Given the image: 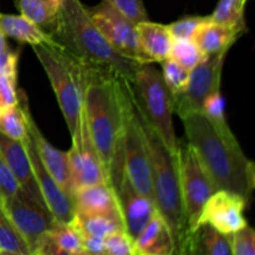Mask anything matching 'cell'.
Returning a JSON list of instances; mask_svg holds the SVG:
<instances>
[{
    "mask_svg": "<svg viewBox=\"0 0 255 255\" xmlns=\"http://www.w3.org/2000/svg\"><path fill=\"white\" fill-rule=\"evenodd\" d=\"M2 206L26 241L31 255L44 234L59 223L46 207L34 201L21 188L7 201L2 202Z\"/></svg>",
    "mask_w": 255,
    "mask_h": 255,
    "instance_id": "11",
    "label": "cell"
},
{
    "mask_svg": "<svg viewBox=\"0 0 255 255\" xmlns=\"http://www.w3.org/2000/svg\"><path fill=\"white\" fill-rule=\"evenodd\" d=\"M72 223L75 224L82 236H97L106 238L117 231H125L124 222L120 217L114 216H86L75 213Z\"/></svg>",
    "mask_w": 255,
    "mask_h": 255,
    "instance_id": "27",
    "label": "cell"
},
{
    "mask_svg": "<svg viewBox=\"0 0 255 255\" xmlns=\"http://www.w3.org/2000/svg\"><path fill=\"white\" fill-rule=\"evenodd\" d=\"M20 189L16 178L0 153V201L5 202Z\"/></svg>",
    "mask_w": 255,
    "mask_h": 255,
    "instance_id": "36",
    "label": "cell"
},
{
    "mask_svg": "<svg viewBox=\"0 0 255 255\" xmlns=\"http://www.w3.org/2000/svg\"><path fill=\"white\" fill-rule=\"evenodd\" d=\"M17 97L19 102L16 105L0 109V132L10 138L24 142L29 136L25 114L27 97L22 90H17Z\"/></svg>",
    "mask_w": 255,
    "mask_h": 255,
    "instance_id": "26",
    "label": "cell"
},
{
    "mask_svg": "<svg viewBox=\"0 0 255 255\" xmlns=\"http://www.w3.org/2000/svg\"><path fill=\"white\" fill-rule=\"evenodd\" d=\"M129 95V81L121 75L84 64L85 120L105 176L114 189L125 174L122 133Z\"/></svg>",
    "mask_w": 255,
    "mask_h": 255,
    "instance_id": "1",
    "label": "cell"
},
{
    "mask_svg": "<svg viewBox=\"0 0 255 255\" xmlns=\"http://www.w3.org/2000/svg\"><path fill=\"white\" fill-rule=\"evenodd\" d=\"M24 144L29 153L40 192H41L42 198H44L49 211L51 212L52 216L56 218L59 223H71L75 216V207L72 199L65 193L64 189L45 168L42 162L40 161L39 154H37L36 148H35L30 136L26 137Z\"/></svg>",
    "mask_w": 255,
    "mask_h": 255,
    "instance_id": "15",
    "label": "cell"
},
{
    "mask_svg": "<svg viewBox=\"0 0 255 255\" xmlns=\"http://www.w3.org/2000/svg\"><path fill=\"white\" fill-rule=\"evenodd\" d=\"M228 51L208 55L189 71L186 89L173 96V110L178 117L201 112L203 102L216 90H221L222 71Z\"/></svg>",
    "mask_w": 255,
    "mask_h": 255,
    "instance_id": "10",
    "label": "cell"
},
{
    "mask_svg": "<svg viewBox=\"0 0 255 255\" xmlns=\"http://www.w3.org/2000/svg\"><path fill=\"white\" fill-rule=\"evenodd\" d=\"M119 201L120 212L126 233L132 241L136 239L147 222L156 212L153 202L142 196L131 184L126 173L120 181L119 186L114 189Z\"/></svg>",
    "mask_w": 255,
    "mask_h": 255,
    "instance_id": "16",
    "label": "cell"
},
{
    "mask_svg": "<svg viewBox=\"0 0 255 255\" xmlns=\"http://www.w3.org/2000/svg\"><path fill=\"white\" fill-rule=\"evenodd\" d=\"M136 29L142 50L152 64L168 59L173 41L168 25L147 20L136 24Z\"/></svg>",
    "mask_w": 255,
    "mask_h": 255,
    "instance_id": "22",
    "label": "cell"
},
{
    "mask_svg": "<svg viewBox=\"0 0 255 255\" xmlns=\"http://www.w3.org/2000/svg\"><path fill=\"white\" fill-rule=\"evenodd\" d=\"M177 157L182 201L189 236L198 226L199 217L206 202L214 192L218 191V188L188 142L184 143L179 139Z\"/></svg>",
    "mask_w": 255,
    "mask_h": 255,
    "instance_id": "8",
    "label": "cell"
},
{
    "mask_svg": "<svg viewBox=\"0 0 255 255\" xmlns=\"http://www.w3.org/2000/svg\"><path fill=\"white\" fill-rule=\"evenodd\" d=\"M208 19L209 15L207 16H199V15L184 16L177 21L171 22L168 25V29L173 39H192L199 25L203 24Z\"/></svg>",
    "mask_w": 255,
    "mask_h": 255,
    "instance_id": "34",
    "label": "cell"
},
{
    "mask_svg": "<svg viewBox=\"0 0 255 255\" xmlns=\"http://www.w3.org/2000/svg\"><path fill=\"white\" fill-rule=\"evenodd\" d=\"M25 114H26L27 132H29V136L34 143L35 148H36L40 161L42 162L45 168L49 171V173L54 177L55 181L60 184V187L64 189L65 193L72 199L75 192V183L74 178H72L71 166H70L69 152L57 149L45 138L42 132L37 127L36 122L32 119L27 101L25 104Z\"/></svg>",
    "mask_w": 255,
    "mask_h": 255,
    "instance_id": "14",
    "label": "cell"
},
{
    "mask_svg": "<svg viewBox=\"0 0 255 255\" xmlns=\"http://www.w3.org/2000/svg\"><path fill=\"white\" fill-rule=\"evenodd\" d=\"M243 34L244 32L233 27L212 21L209 17L207 21L199 25L192 40L196 42L201 51L208 56L218 52L229 51L234 42Z\"/></svg>",
    "mask_w": 255,
    "mask_h": 255,
    "instance_id": "21",
    "label": "cell"
},
{
    "mask_svg": "<svg viewBox=\"0 0 255 255\" xmlns=\"http://www.w3.org/2000/svg\"><path fill=\"white\" fill-rule=\"evenodd\" d=\"M7 47H9V45H7L6 36H5V34L2 32V30L0 29V54H1L5 49H7Z\"/></svg>",
    "mask_w": 255,
    "mask_h": 255,
    "instance_id": "40",
    "label": "cell"
},
{
    "mask_svg": "<svg viewBox=\"0 0 255 255\" xmlns=\"http://www.w3.org/2000/svg\"><path fill=\"white\" fill-rule=\"evenodd\" d=\"M247 1H248V0H247Z\"/></svg>",
    "mask_w": 255,
    "mask_h": 255,
    "instance_id": "42",
    "label": "cell"
},
{
    "mask_svg": "<svg viewBox=\"0 0 255 255\" xmlns=\"http://www.w3.org/2000/svg\"><path fill=\"white\" fill-rule=\"evenodd\" d=\"M46 72L59 102L70 136L77 131L84 102V62L70 54L62 45L31 46Z\"/></svg>",
    "mask_w": 255,
    "mask_h": 255,
    "instance_id": "5",
    "label": "cell"
},
{
    "mask_svg": "<svg viewBox=\"0 0 255 255\" xmlns=\"http://www.w3.org/2000/svg\"><path fill=\"white\" fill-rule=\"evenodd\" d=\"M82 234L72 223H57L44 234L32 255H81Z\"/></svg>",
    "mask_w": 255,
    "mask_h": 255,
    "instance_id": "20",
    "label": "cell"
},
{
    "mask_svg": "<svg viewBox=\"0 0 255 255\" xmlns=\"http://www.w3.org/2000/svg\"><path fill=\"white\" fill-rule=\"evenodd\" d=\"M229 237L232 255H255V232L251 226H244Z\"/></svg>",
    "mask_w": 255,
    "mask_h": 255,
    "instance_id": "32",
    "label": "cell"
},
{
    "mask_svg": "<svg viewBox=\"0 0 255 255\" xmlns=\"http://www.w3.org/2000/svg\"><path fill=\"white\" fill-rule=\"evenodd\" d=\"M159 64L162 66V77H163L168 90L171 91L172 97L181 94L186 89L187 84H188L189 70L179 65L178 62L174 61L171 57L163 60Z\"/></svg>",
    "mask_w": 255,
    "mask_h": 255,
    "instance_id": "31",
    "label": "cell"
},
{
    "mask_svg": "<svg viewBox=\"0 0 255 255\" xmlns=\"http://www.w3.org/2000/svg\"><path fill=\"white\" fill-rule=\"evenodd\" d=\"M15 5L22 16L34 21L51 36L54 35L59 14L57 0H15Z\"/></svg>",
    "mask_w": 255,
    "mask_h": 255,
    "instance_id": "25",
    "label": "cell"
},
{
    "mask_svg": "<svg viewBox=\"0 0 255 255\" xmlns=\"http://www.w3.org/2000/svg\"><path fill=\"white\" fill-rule=\"evenodd\" d=\"M141 120L148 141L154 207L171 231L174 254H182L188 238V228L182 201L177 151H169L154 129L142 117Z\"/></svg>",
    "mask_w": 255,
    "mask_h": 255,
    "instance_id": "4",
    "label": "cell"
},
{
    "mask_svg": "<svg viewBox=\"0 0 255 255\" xmlns=\"http://www.w3.org/2000/svg\"><path fill=\"white\" fill-rule=\"evenodd\" d=\"M182 254L232 255L229 237L209 224H199L188 236Z\"/></svg>",
    "mask_w": 255,
    "mask_h": 255,
    "instance_id": "24",
    "label": "cell"
},
{
    "mask_svg": "<svg viewBox=\"0 0 255 255\" xmlns=\"http://www.w3.org/2000/svg\"><path fill=\"white\" fill-rule=\"evenodd\" d=\"M0 29L5 36L11 37L21 44H29L31 46L42 44L59 45L51 35L21 14H0Z\"/></svg>",
    "mask_w": 255,
    "mask_h": 255,
    "instance_id": "23",
    "label": "cell"
},
{
    "mask_svg": "<svg viewBox=\"0 0 255 255\" xmlns=\"http://www.w3.org/2000/svg\"><path fill=\"white\" fill-rule=\"evenodd\" d=\"M72 203L75 213L86 216H114L122 219L116 193L109 183L77 187L72 196Z\"/></svg>",
    "mask_w": 255,
    "mask_h": 255,
    "instance_id": "18",
    "label": "cell"
},
{
    "mask_svg": "<svg viewBox=\"0 0 255 255\" xmlns=\"http://www.w3.org/2000/svg\"><path fill=\"white\" fill-rule=\"evenodd\" d=\"M187 142L218 189L241 194L249 201L255 187V166L234 133L224 134L202 112L181 117Z\"/></svg>",
    "mask_w": 255,
    "mask_h": 255,
    "instance_id": "2",
    "label": "cell"
},
{
    "mask_svg": "<svg viewBox=\"0 0 255 255\" xmlns=\"http://www.w3.org/2000/svg\"><path fill=\"white\" fill-rule=\"evenodd\" d=\"M246 5L247 0H219L209 17L212 21L246 32L247 24L244 17Z\"/></svg>",
    "mask_w": 255,
    "mask_h": 255,
    "instance_id": "29",
    "label": "cell"
},
{
    "mask_svg": "<svg viewBox=\"0 0 255 255\" xmlns=\"http://www.w3.org/2000/svg\"><path fill=\"white\" fill-rule=\"evenodd\" d=\"M31 255L29 246L0 201V255Z\"/></svg>",
    "mask_w": 255,
    "mask_h": 255,
    "instance_id": "28",
    "label": "cell"
},
{
    "mask_svg": "<svg viewBox=\"0 0 255 255\" xmlns=\"http://www.w3.org/2000/svg\"><path fill=\"white\" fill-rule=\"evenodd\" d=\"M87 11L100 32L122 56L139 64H152L142 50L136 24L132 20L105 1L87 7Z\"/></svg>",
    "mask_w": 255,
    "mask_h": 255,
    "instance_id": "9",
    "label": "cell"
},
{
    "mask_svg": "<svg viewBox=\"0 0 255 255\" xmlns=\"http://www.w3.org/2000/svg\"><path fill=\"white\" fill-rule=\"evenodd\" d=\"M70 166L75 189L77 187L96 183H109L97 149L90 136L85 120L84 109L81 111L80 127L71 136V148L69 149Z\"/></svg>",
    "mask_w": 255,
    "mask_h": 255,
    "instance_id": "12",
    "label": "cell"
},
{
    "mask_svg": "<svg viewBox=\"0 0 255 255\" xmlns=\"http://www.w3.org/2000/svg\"><path fill=\"white\" fill-rule=\"evenodd\" d=\"M246 198L231 191L218 189L214 192L202 209L199 224H209L226 236H231L248 224L244 217ZM197 226V227H198Z\"/></svg>",
    "mask_w": 255,
    "mask_h": 255,
    "instance_id": "13",
    "label": "cell"
},
{
    "mask_svg": "<svg viewBox=\"0 0 255 255\" xmlns=\"http://www.w3.org/2000/svg\"><path fill=\"white\" fill-rule=\"evenodd\" d=\"M17 62L19 51H14L10 47L5 49L0 54V74L17 82Z\"/></svg>",
    "mask_w": 255,
    "mask_h": 255,
    "instance_id": "37",
    "label": "cell"
},
{
    "mask_svg": "<svg viewBox=\"0 0 255 255\" xmlns=\"http://www.w3.org/2000/svg\"><path fill=\"white\" fill-rule=\"evenodd\" d=\"M57 2H60V0H57Z\"/></svg>",
    "mask_w": 255,
    "mask_h": 255,
    "instance_id": "41",
    "label": "cell"
},
{
    "mask_svg": "<svg viewBox=\"0 0 255 255\" xmlns=\"http://www.w3.org/2000/svg\"><path fill=\"white\" fill-rule=\"evenodd\" d=\"M169 57L191 71L207 56L192 39H173Z\"/></svg>",
    "mask_w": 255,
    "mask_h": 255,
    "instance_id": "30",
    "label": "cell"
},
{
    "mask_svg": "<svg viewBox=\"0 0 255 255\" xmlns=\"http://www.w3.org/2000/svg\"><path fill=\"white\" fill-rule=\"evenodd\" d=\"M105 238L97 236H82V248L85 254L105 255Z\"/></svg>",
    "mask_w": 255,
    "mask_h": 255,
    "instance_id": "39",
    "label": "cell"
},
{
    "mask_svg": "<svg viewBox=\"0 0 255 255\" xmlns=\"http://www.w3.org/2000/svg\"><path fill=\"white\" fill-rule=\"evenodd\" d=\"M55 40L85 65L109 69L133 81L142 64L122 56L90 17L81 0H60Z\"/></svg>",
    "mask_w": 255,
    "mask_h": 255,
    "instance_id": "3",
    "label": "cell"
},
{
    "mask_svg": "<svg viewBox=\"0 0 255 255\" xmlns=\"http://www.w3.org/2000/svg\"><path fill=\"white\" fill-rule=\"evenodd\" d=\"M105 254L107 255H134L133 241L126 231H117L105 238Z\"/></svg>",
    "mask_w": 255,
    "mask_h": 255,
    "instance_id": "35",
    "label": "cell"
},
{
    "mask_svg": "<svg viewBox=\"0 0 255 255\" xmlns=\"http://www.w3.org/2000/svg\"><path fill=\"white\" fill-rule=\"evenodd\" d=\"M102 1L119 10L134 24L148 20V12L144 6L143 0H102Z\"/></svg>",
    "mask_w": 255,
    "mask_h": 255,
    "instance_id": "33",
    "label": "cell"
},
{
    "mask_svg": "<svg viewBox=\"0 0 255 255\" xmlns=\"http://www.w3.org/2000/svg\"><path fill=\"white\" fill-rule=\"evenodd\" d=\"M122 148H124V168L127 178L142 196L153 202L148 141L142 120L134 105L132 91L127 105L126 117H125Z\"/></svg>",
    "mask_w": 255,
    "mask_h": 255,
    "instance_id": "7",
    "label": "cell"
},
{
    "mask_svg": "<svg viewBox=\"0 0 255 255\" xmlns=\"http://www.w3.org/2000/svg\"><path fill=\"white\" fill-rule=\"evenodd\" d=\"M134 255H173L174 243L168 226L154 212L133 241Z\"/></svg>",
    "mask_w": 255,
    "mask_h": 255,
    "instance_id": "19",
    "label": "cell"
},
{
    "mask_svg": "<svg viewBox=\"0 0 255 255\" xmlns=\"http://www.w3.org/2000/svg\"><path fill=\"white\" fill-rule=\"evenodd\" d=\"M139 116L154 129L169 151L176 152L179 139L173 126V97L159 70L142 64L129 82Z\"/></svg>",
    "mask_w": 255,
    "mask_h": 255,
    "instance_id": "6",
    "label": "cell"
},
{
    "mask_svg": "<svg viewBox=\"0 0 255 255\" xmlns=\"http://www.w3.org/2000/svg\"><path fill=\"white\" fill-rule=\"evenodd\" d=\"M16 85L17 82L0 74V109L16 105L19 102Z\"/></svg>",
    "mask_w": 255,
    "mask_h": 255,
    "instance_id": "38",
    "label": "cell"
},
{
    "mask_svg": "<svg viewBox=\"0 0 255 255\" xmlns=\"http://www.w3.org/2000/svg\"><path fill=\"white\" fill-rule=\"evenodd\" d=\"M0 153L11 169L20 188L34 201L47 208L35 178L34 168L24 142L10 138L0 132Z\"/></svg>",
    "mask_w": 255,
    "mask_h": 255,
    "instance_id": "17",
    "label": "cell"
}]
</instances>
